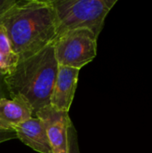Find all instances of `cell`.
I'll return each mask as SVG.
<instances>
[{"label":"cell","instance_id":"8fae6325","mask_svg":"<svg viewBox=\"0 0 152 153\" xmlns=\"http://www.w3.org/2000/svg\"><path fill=\"white\" fill-rule=\"evenodd\" d=\"M18 2L19 0H0V26L3 25L9 13Z\"/></svg>","mask_w":152,"mask_h":153},{"label":"cell","instance_id":"8992f818","mask_svg":"<svg viewBox=\"0 0 152 153\" xmlns=\"http://www.w3.org/2000/svg\"><path fill=\"white\" fill-rule=\"evenodd\" d=\"M80 70L58 65L57 75L50 97V106L56 110L68 112L77 88Z\"/></svg>","mask_w":152,"mask_h":153},{"label":"cell","instance_id":"9c48e42d","mask_svg":"<svg viewBox=\"0 0 152 153\" xmlns=\"http://www.w3.org/2000/svg\"><path fill=\"white\" fill-rule=\"evenodd\" d=\"M19 56L12 48L10 39L4 27L0 26V74L7 75L11 74L19 63Z\"/></svg>","mask_w":152,"mask_h":153},{"label":"cell","instance_id":"4fadbf2b","mask_svg":"<svg viewBox=\"0 0 152 153\" xmlns=\"http://www.w3.org/2000/svg\"><path fill=\"white\" fill-rule=\"evenodd\" d=\"M4 77H5L4 75L0 74V100L9 98V93L4 82Z\"/></svg>","mask_w":152,"mask_h":153},{"label":"cell","instance_id":"ba28073f","mask_svg":"<svg viewBox=\"0 0 152 153\" xmlns=\"http://www.w3.org/2000/svg\"><path fill=\"white\" fill-rule=\"evenodd\" d=\"M17 138L33 151L39 153H53L45 126L38 117H30L14 128Z\"/></svg>","mask_w":152,"mask_h":153},{"label":"cell","instance_id":"5b68a950","mask_svg":"<svg viewBox=\"0 0 152 153\" xmlns=\"http://www.w3.org/2000/svg\"><path fill=\"white\" fill-rule=\"evenodd\" d=\"M43 123L53 153H69L68 129L72 123L68 112L59 111L50 105L35 114Z\"/></svg>","mask_w":152,"mask_h":153},{"label":"cell","instance_id":"6da1fadb","mask_svg":"<svg viewBox=\"0 0 152 153\" xmlns=\"http://www.w3.org/2000/svg\"><path fill=\"white\" fill-rule=\"evenodd\" d=\"M3 26L20 61L51 45L56 38L51 0H19Z\"/></svg>","mask_w":152,"mask_h":153},{"label":"cell","instance_id":"7a4b0ae2","mask_svg":"<svg viewBox=\"0 0 152 153\" xmlns=\"http://www.w3.org/2000/svg\"><path fill=\"white\" fill-rule=\"evenodd\" d=\"M57 70L58 64L51 44L20 61L15 69L5 75L9 98L22 96L30 105L35 116L38 111L50 105Z\"/></svg>","mask_w":152,"mask_h":153},{"label":"cell","instance_id":"277c9868","mask_svg":"<svg viewBox=\"0 0 152 153\" xmlns=\"http://www.w3.org/2000/svg\"><path fill=\"white\" fill-rule=\"evenodd\" d=\"M98 38L88 30H75L58 36L52 43L58 65L81 70L97 56Z\"/></svg>","mask_w":152,"mask_h":153},{"label":"cell","instance_id":"3957f363","mask_svg":"<svg viewBox=\"0 0 152 153\" xmlns=\"http://www.w3.org/2000/svg\"><path fill=\"white\" fill-rule=\"evenodd\" d=\"M51 3L56 38L75 30H90L99 38L106 17L117 0H51Z\"/></svg>","mask_w":152,"mask_h":153},{"label":"cell","instance_id":"52a82bcc","mask_svg":"<svg viewBox=\"0 0 152 153\" xmlns=\"http://www.w3.org/2000/svg\"><path fill=\"white\" fill-rule=\"evenodd\" d=\"M32 116V108L22 96L0 100V130L14 131L17 126Z\"/></svg>","mask_w":152,"mask_h":153},{"label":"cell","instance_id":"30bf717a","mask_svg":"<svg viewBox=\"0 0 152 153\" xmlns=\"http://www.w3.org/2000/svg\"><path fill=\"white\" fill-rule=\"evenodd\" d=\"M68 143H69V153H81L79 147L78 134L73 122L70 124L68 129Z\"/></svg>","mask_w":152,"mask_h":153},{"label":"cell","instance_id":"7c38bea8","mask_svg":"<svg viewBox=\"0 0 152 153\" xmlns=\"http://www.w3.org/2000/svg\"><path fill=\"white\" fill-rule=\"evenodd\" d=\"M17 138L14 131H3L0 130V143H4L9 140H13Z\"/></svg>","mask_w":152,"mask_h":153}]
</instances>
